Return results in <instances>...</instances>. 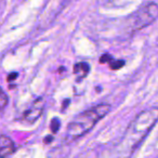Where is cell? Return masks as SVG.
Masks as SVG:
<instances>
[{
	"label": "cell",
	"mask_w": 158,
	"mask_h": 158,
	"mask_svg": "<svg viewBox=\"0 0 158 158\" xmlns=\"http://www.w3.org/2000/svg\"><path fill=\"white\" fill-rule=\"evenodd\" d=\"M7 104H8V97L3 92L2 89L0 88V110H3L7 106Z\"/></svg>",
	"instance_id": "obj_8"
},
{
	"label": "cell",
	"mask_w": 158,
	"mask_h": 158,
	"mask_svg": "<svg viewBox=\"0 0 158 158\" xmlns=\"http://www.w3.org/2000/svg\"><path fill=\"white\" fill-rule=\"evenodd\" d=\"M89 72H90V66L85 62H80V63H77L74 65V74L77 76L78 80L86 78L88 76Z\"/></svg>",
	"instance_id": "obj_6"
},
{
	"label": "cell",
	"mask_w": 158,
	"mask_h": 158,
	"mask_svg": "<svg viewBox=\"0 0 158 158\" xmlns=\"http://www.w3.org/2000/svg\"><path fill=\"white\" fill-rule=\"evenodd\" d=\"M110 104L101 103L90 110L80 113L68 123L65 132V142H74L84 136L102 118H104L110 113Z\"/></svg>",
	"instance_id": "obj_2"
},
{
	"label": "cell",
	"mask_w": 158,
	"mask_h": 158,
	"mask_svg": "<svg viewBox=\"0 0 158 158\" xmlns=\"http://www.w3.org/2000/svg\"><path fill=\"white\" fill-rule=\"evenodd\" d=\"M44 99L39 98V99L35 100L34 103L31 104V106L24 113L23 116V120L27 123H33L41 116L42 112H44Z\"/></svg>",
	"instance_id": "obj_4"
},
{
	"label": "cell",
	"mask_w": 158,
	"mask_h": 158,
	"mask_svg": "<svg viewBox=\"0 0 158 158\" xmlns=\"http://www.w3.org/2000/svg\"><path fill=\"white\" fill-rule=\"evenodd\" d=\"M158 19V5L156 2H149L143 6L129 18V26L132 31H139L149 26Z\"/></svg>",
	"instance_id": "obj_3"
},
{
	"label": "cell",
	"mask_w": 158,
	"mask_h": 158,
	"mask_svg": "<svg viewBox=\"0 0 158 158\" xmlns=\"http://www.w3.org/2000/svg\"><path fill=\"white\" fill-rule=\"evenodd\" d=\"M51 130H52L53 133H56L60 129V120L57 118H54L52 121H51Z\"/></svg>",
	"instance_id": "obj_9"
},
{
	"label": "cell",
	"mask_w": 158,
	"mask_h": 158,
	"mask_svg": "<svg viewBox=\"0 0 158 158\" xmlns=\"http://www.w3.org/2000/svg\"><path fill=\"white\" fill-rule=\"evenodd\" d=\"M123 65H125V61H123V60H114L113 59L112 61L110 62V66L112 69H119V68H121Z\"/></svg>",
	"instance_id": "obj_7"
},
{
	"label": "cell",
	"mask_w": 158,
	"mask_h": 158,
	"mask_svg": "<svg viewBox=\"0 0 158 158\" xmlns=\"http://www.w3.org/2000/svg\"><path fill=\"white\" fill-rule=\"evenodd\" d=\"M15 151L14 142L7 135H0V158H8Z\"/></svg>",
	"instance_id": "obj_5"
},
{
	"label": "cell",
	"mask_w": 158,
	"mask_h": 158,
	"mask_svg": "<svg viewBox=\"0 0 158 158\" xmlns=\"http://www.w3.org/2000/svg\"><path fill=\"white\" fill-rule=\"evenodd\" d=\"M16 76H18V75H16L15 73H13V74H10L9 77H8V80H9V81H11V80H13V79L16 78Z\"/></svg>",
	"instance_id": "obj_10"
},
{
	"label": "cell",
	"mask_w": 158,
	"mask_h": 158,
	"mask_svg": "<svg viewBox=\"0 0 158 158\" xmlns=\"http://www.w3.org/2000/svg\"><path fill=\"white\" fill-rule=\"evenodd\" d=\"M158 121V107L144 110L136 115L126 130L118 145V152L121 156H130L140 143L148 134L152 128Z\"/></svg>",
	"instance_id": "obj_1"
},
{
	"label": "cell",
	"mask_w": 158,
	"mask_h": 158,
	"mask_svg": "<svg viewBox=\"0 0 158 158\" xmlns=\"http://www.w3.org/2000/svg\"><path fill=\"white\" fill-rule=\"evenodd\" d=\"M53 140V138L51 135H49V136H47V139H46V143H49L50 141H52Z\"/></svg>",
	"instance_id": "obj_11"
}]
</instances>
